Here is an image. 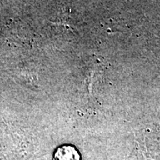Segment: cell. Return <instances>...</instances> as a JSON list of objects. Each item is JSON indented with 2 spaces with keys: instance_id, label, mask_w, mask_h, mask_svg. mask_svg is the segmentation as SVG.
<instances>
[{
  "instance_id": "1",
  "label": "cell",
  "mask_w": 160,
  "mask_h": 160,
  "mask_svg": "<svg viewBox=\"0 0 160 160\" xmlns=\"http://www.w3.org/2000/svg\"><path fill=\"white\" fill-rule=\"evenodd\" d=\"M53 160H81V155L74 146L64 145L57 148Z\"/></svg>"
}]
</instances>
